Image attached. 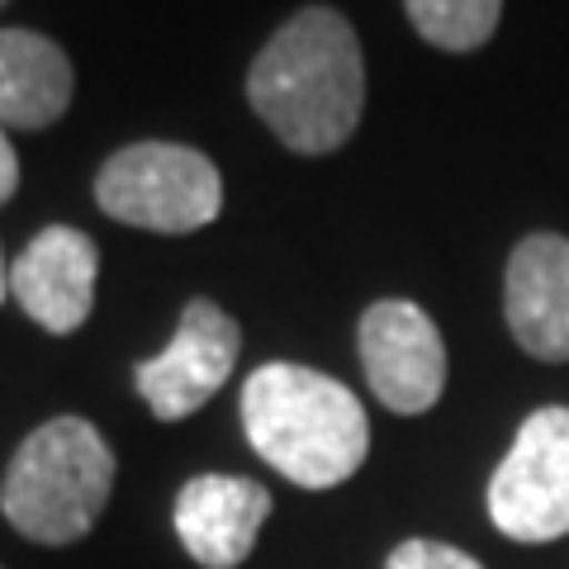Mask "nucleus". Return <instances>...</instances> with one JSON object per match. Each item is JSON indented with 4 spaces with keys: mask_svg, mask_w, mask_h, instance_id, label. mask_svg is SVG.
Listing matches in <instances>:
<instances>
[{
    "mask_svg": "<svg viewBox=\"0 0 569 569\" xmlns=\"http://www.w3.org/2000/svg\"><path fill=\"white\" fill-rule=\"evenodd\" d=\"M247 100L299 157L347 148L366 110V58L347 14L332 6L290 14L252 58Z\"/></svg>",
    "mask_w": 569,
    "mask_h": 569,
    "instance_id": "1",
    "label": "nucleus"
},
{
    "mask_svg": "<svg viewBox=\"0 0 569 569\" xmlns=\"http://www.w3.org/2000/svg\"><path fill=\"white\" fill-rule=\"evenodd\" d=\"M508 332L537 361H569V238L527 233L503 271Z\"/></svg>",
    "mask_w": 569,
    "mask_h": 569,
    "instance_id": "10",
    "label": "nucleus"
},
{
    "mask_svg": "<svg viewBox=\"0 0 569 569\" xmlns=\"http://www.w3.org/2000/svg\"><path fill=\"white\" fill-rule=\"evenodd\" d=\"M10 299V261H6V252H0V305Z\"/></svg>",
    "mask_w": 569,
    "mask_h": 569,
    "instance_id": "15",
    "label": "nucleus"
},
{
    "mask_svg": "<svg viewBox=\"0 0 569 569\" xmlns=\"http://www.w3.org/2000/svg\"><path fill=\"white\" fill-rule=\"evenodd\" d=\"M489 522L508 541L569 537V408H537L489 479Z\"/></svg>",
    "mask_w": 569,
    "mask_h": 569,
    "instance_id": "5",
    "label": "nucleus"
},
{
    "mask_svg": "<svg viewBox=\"0 0 569 569\" xmlns=\"http://www.w3.org/2000/svg\"><path fill=\"white\" fill-rule=\"evenodd\" d=\"M6 6H10V0H0V10H6Z\"/></svg>",
    "mask_w": 569,
    "mask_h": 569,
    "instance_id": "16",
    "label": "nucleus"
},
{
    "mask_svg": "<svg viewBox=\"0 0 569 569\" xmlns=\"http://www.w3.org/2000/svg\"><path fill=\"white\" fill-rule=\"evenodd\" d=\"M114 493V451L77 413L48 418L14 447L0 475V512L39 546H71L100 522Z\"/></svg>",
    "mask_w": 569,
    "mask_h": 569,
    "instance_id": "3",
    "label": "nucleus"
},
{
    "mask_svg": "<svg viewBox=\"0 0 569 569\" xmlns=\"http://www.w3.org/2000/svg\"><path fill=\"white\" fill-rule=\"evenodd\" d=\"M361 366L389 413L418 418L447 389V342L432 323V313L413 299H376L361 313Z\"/></svg>",
    "mask_w": 569,
    "mask_h": 569,
    "instance_id": "7",
    "label": "nucleus"
},
{
    "mask_svg": "<svg viewBox=\"0 0 569 569\" xmlns=\"http://www.w3.org/2000/svg\"><path fill=\"white\" fill-rule=\"evenodd\" d=\"M77 96L71 58L39 29H0V129L43 133Z\"/></svg>",
    "mask_w": 569,
    "mask_h": 569,
    "instance_id": "11",
    "label": "nucleus"
},
{
    "mask_svg": "<svg viewBox=\"0 0 569 569\" xmlns=\"http://www.w3.org/2000/svg\"><path fill=\"white\" fill-rule=\"evenodd\" d=\"M238 351H242L238 318L223 305H213V299L194 295L181 309V323H176L171 342L157 356H148V361H138L133 385L157 422H181L190 413H200L228 385V376L238 366Z\"/></svg>",
    "mask_w": 569,
    "mask_h": 569,
    "instance_id": "6",
    "label": "nucleus"
},
{
    "mask_svg": "<svg viewBox=\"0 0 569 569\" xmlns=\"http://www.w3.org/2000/svg\"><path fill=\"white\" fill-rule=\"evenodd\" d=\"M242 432L299 489H337L366 466L370 418L342 380L295 361H266L242 385Z\"/></svg>",
    "mask_w": 569,
    "mask_h": 569,
    "instance_id": "2",
    "label": "nucleus"
},
{
    "mask_svg": "<svg viewBox=\"0 0 569 569\" xmlns=\"http://www.w3.org/2000/svg\"><path fill=\"white\" fill-rule=\"evenodd\" d=\"M403 10L418 39L441 52L485 48L503 20V0H403Z\"/></svg>",
    "mask_w": 569,
    "mask_h": 569,
    "instance_id": "12",
    "label": "nucleus"
},
{
    "mask_svg": "<svg viewBox=\"0 0 569 569\" xmlns=\"http://www.w3.org/2000/svg\"><path fill=\"white\" fill-rule=\"evenodd\" d=\"M96 204L142 233H200L223 213V176L186 142H129L96 171Z\"/></svg>",
    "mask_w": 569,
    "mask_h": 569,
    "instance_id": "4",
    "label": "nucleus"
},
{
    "mask_svg": "<svg viewBox=\"0 0 569 569\" xmlns=\"http://www.w3.org/2000/svg\"><path fill=\"white\" fill-rule=\"evenodd\" d=\"M14 190H20V157H14L10 133L0 129V204H10Z\"/></svg>",
    "mask_w": 569,
    "mask_h": 569,
    "instance_id": "14",
    "label": "nucleus"
},
{
    "mask_svg": "<svg viewBox=\"0 0 569 569\" xmlns=\"http://www.w3.org/2000/svg\"><path fill=\"white\" fill-rule=\"evenodd\" d=\"M385 569H485V565H479L475 556H466V550L447 546V541H422V537H413V541H403V546L389 550Z\"/></svg>",
    "mask_w": 569,
    "mask_h": 569,
    "instance_id": "13",
    "label": "nucleus"
},
{
    "mask_svg": "<svg viewBox=\"0 0 569 569\" xmlns=\"http://www.w3.org/2000/svg\"><path fill=\"white\" fill-rule=\"evenodd\" d=\"M271 518V489L242 475H194L176 493L171 522L186 556L204 569H238Z\"/></svg>",
    "mask_w": 569,
    "mask_h": 569,
    "instance_id": "9",
    "label": "nucleus"
},
{
    "mask_svg": "<svg viewBox=\"0 0 569 569\" xmlns=\"http://www.w3.org/2000/svg\"><path fill=\"white\" fill-rule=\"evenodd\" d=\"M100 247L71 223H48L10 261V295L52 337H71L96 309Z\"/></svg>",
    "mask_w": 569,
    "mask_h": 569,
    "instance_id": "8",
    "label": "nucleus"
}]
</instances>
